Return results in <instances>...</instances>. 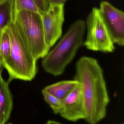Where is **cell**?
<instances>
[{
	"mask_svg": "<svg viewBox=\"0 0 124 124\" xmlns=\"http://www.w3.org/2000/svg\"><path fill=\"white\" fill-rule=\"evenodd\" d=\"M74 80L79 83L85 111L84 120L96 124L106 116L109 102L105 81L97 60L83 56L76 62Z\"/></svg>",
	"mask_w": 124,
	"mask_h": 124,
	"instance_id": "obj_1",
	"label": "cell"
},
{
	"mask_svg": "<svg viewBox=\"0 0 124 124\" xmlns=\"http://www.w3.org/2000/svg\"><path fill=\"white\" fill-rule=\"evenodd\" d=\"M86 23L80 20L73 23L55 47L43 58L46 71L57 76L62 74L67 66L84 44Z\"/></svg>",
	"mask_w": 124,
	"mask_h": 124,
	"instance_id": "obj_2",
	"label": "cell"
},
{
	"mask_svg": "<svg viewBox=\"0 0 124 124\" xmlns=\"http://www.w3.org/2000/svg\"><path fill=\"white\" fill-rule=\"evenodd\" d=\"M11 43V57L3 66L8 71L10 82L15 79L30 81L37 73L36 61L19 29L12 20L5 27Z\"/></svg>",
	"mask_w": 124,
	"mask_h": 124,
	"instance_id": "obj_3",
	"label": "cell"
},
{
	"mask_svg": "<svg viewBox=\"0 0 124 124\" xmlns=\"http://www.w3.org/2000/svg\"><path fill=\"white\" fill-rule=\"evenodd\" d=\"M12 20L34 58L37 60L43 58L50 48L45 42L41 13L27 10L16 11L14 8Z\"/></svg>",
	"mask_w": 124,
	"mask_h": 124,
	"instance_id": "obj_4",
	"label": "cell"
},
{
	"mask_svg": "<svg viewBox=\"0 0 124 124\" xmlns=\"http://www.w3.org/2000/svg\"><path fill=\"white\" fill-rule=\"evenodd\" d=\"M87 34L83 45L89 50L105 53L115 50L114 43L99 8H92L87 18Z\"/></svg>",
	"mask_w": 124,
	"mask_h": 124,
	"instance_id": "obj_5",
	"label": "cell"
},
{
	"mask_svg": "<svg viewBox=\"0 0 124 124\" xmlns=\"http://www.w3.org/2000/svg\"><path fill=\"white\" fill-rule=\"evenodd\" d=\"M64 4L50 5L49 9L41 13L45 42L52 47L62 33L64 22Z\"/></svg>",
	"mask_w": 124,
	"mask_h": 124,
	"instance_id": "obj_6",
	"label": "cell"
},
{
	"mask_svg": "<svg viewBox=\"0 0 124 124\" xmlns=\"http://www.w3.org/2000/svg\"><path fill=\"white\" fill-rule=\"evenodd\" d=\"M99 9L114 44L124 45V14L107 1H102Z\"/></svg>",
	"mask_w": 124,
	"mask_h": 124,
	"instance_id": "obj_7",
	"label": "cell"
},
{
	"mask_svg": "<svg viewBox=\"0 0 124 124\" xmlns=\"http://www.w3.org/2000/svg\"><path fill=\"white\" fill-rule=\"evenodd\" d=\"M59 114L65 119L73 122L85 119V111L79 84L63 100Z\"/></svg>",
	"mask_w": 124,
	"mask_h": 124,
	"instance_id": "obj_8",
	"label": "cell"
},
{
	"mask_svg": "<svg viewBox=\"0 0 124 124\" xmlns=\"http://www.w3.org/2000/svg\"><path fill=\"white\" fill-rule=\"evenodd\" d=\"M0 69V122L5 124L10 118L13 106V97L9 87V82L2 78Z\"/></svg>",
	"mask_w": 124,
	"mask_h": 124,
	"instance_id": "obj_9",
	"label": "cell"
},
{
	"mask_svg": "<svg viewBox=\"0 0 124 124\" xmlns=\"http://www.w3.org/2000/svg\"><path fill=\"white\" fill-rule=\"evenodd\" d=\"M79 85L76 80L63 81L46 87L44 89L60 100H63Z\"/></svg>",
	"mask_w": 124,
	"mask_h": 124,
	"instance_id": "obj_10",
	"label": "cell"
},
{
	"mask_svg": "<svg viewBox=\"0 0 124 124\" xmlns=\"http://www.w3.org/2000/svg\"><path fill=\"white\" fill-rule=\"evenodd\" d=\"M14 10V0H3L0 2V34L11 23Z\"/></svg>",
	"mask_w": 124,
	"mask_h": 124,
	"instance_id": "obj_11",
	"label": "cell"
},
{
	"mask_svg": "<svg viewBox=\"0 0 124 124\" xmlns=\"http://www.w3.org/2000/svg\"><path fill=\"white\" fill-rule=\"evenodd\" d=\"M0 56L4 66L8 63L11 57V43L5 28L0 34Z\"/></svg>",
	"mask_w": 124,
	"mask_h": 124,
	"instance_id": "obj_12",
	"label": "cell"
},
{
	"mask_svg": "<svg viewBox=\"0 0 124 124\" xmlns=\"http://www.w3.org/2000/svg\"><path fill=\"white\" fill-rule=\"evenodd\" d=\"M42 93L44 100L51 108L54 113L59 114L62 106L63 100L58 98L47 92L44 89L42 90Z\"/></svg>",
	"mask_w": 124,
	"mask_h": 124,
	"instance_id": "obj_13",
	"label": "cell"
},
{
	"mask_svg": "<svg viewBox=\"0 0 124 124\" xmlns=\"http://www.w3.org/2000/svg\"><path fill=\"white\" fill-rule=\"evenodd\" d=\"M15 10H27L39 12L33 0H14Z\"/></svg>",
	"mask_w": 124,
	"mask_h": 124,
	"instance_id": "obj_14",
	"label": "cell"
},
{
	"mask_svg": "<svg viewBox=\"0 0 124 124\" xmlns=\"http://www.w3.org/2000/svg\"><path fill=\"white\" fill-rule=\"evenodd\" d=\"M38 11L41 13H43L49 9L50 4L48 0H33Z\"/></svg>",
	"mask_w": 124,
	"mask_h": 124,
	"instance_id": "obj_15",
	"label": "cell"
},
{
	"mask_svg": "<svg viewBox=\"0 0 124 124\" xmlns=\"http://www.w3.org/2000/svg\"><path fill=\"white\" fill-rule=\"evenodd\" d=\"M67 0H48L50 5L64 4Z\"/></svg>",
	"mask_w": 124,
	"mask_h": 124,
	"instance_id": "obj_16",
	"label": "cell"
},
{
	"mask_svg": "<svg viewBox=\"0 0 124 124\" xmlns=\"http://www.w3.org/2000/svg\"><path fill=\"white\" fill-rule=\"evenodd\" d=\"M46 124H62L58 122L52 120H49L47 122Z\"/></svg>",
	"mask_w": 124,
	"mask_h": 124,
	"instance_id": "obj_17",
	"label": "cell"
},
{
	"mask_svg": "<svg viewBox=\"0 0 124 124\" xmlns=\"http://www.w3.org/2000/svg\"><path fill=\"white\" fill-rule=\"evenodd\" d=\"M2 66H3L2 65V60H1V57L0 56V69L2 68Z\"/></svg>",
	"mask_w": 124,
	"mask_h": 124,
	"instance_id": "obj_18",
	"label": "cell"
},
{
	"mask_svg": "<svg viewBox=\"0 0 124 124\" xmlns=\"http://www.w3.org/2000/svg\"><path fill=\"white\" fill-rule=\"evenodd\" d=\"M2 0H0V2H1V1H2Z\"/></svg>",
	"mask_w": 124,
	"mask_h": 124,
	"instance_id": "obj_19",
	"label": "cell"
},
{
	"mask_svg": "<svg viewBox=\"0 0 124 124\" xmlns=\"http://www.w3.org/2000/svg\"><path fill=\"white\" fill-rule=\"evenodd\" d=\"M12 124V123H9V124Z\"/></svg>",
	"mask_w": 124,
	"mask_h": 124,
	"instance_id": "obj_20",
	"label": "cell"
},
{
	"mask_svg": "<svg viewBox=\"0 0 124 124\" xmlns=\"http://www.w3.org/2000/svg\"><path fill=\"white\" fill-rule=\"evenodd\" d=\"M121 124H124V123H122Z\"/></svg>",
	"mask_w": 124,
	"mask_h": 124,
	"instance_id": "obj_21",
	"label": "cell"
},
{
	"mask_svg": "<svg viewBox=\"0 0 124 124\" xmlns=\"http://www.w3.org/2000/svg\"><path fill=\"white\" fill-rule=\"evenodd\" d=\"M0 124H1L0 122Z\"/></svg>",
	"mask_w": 124,
	"mask_h": 124,
	"instance_id": "obj_22",
	"label": "cell"
}]
</instances>
